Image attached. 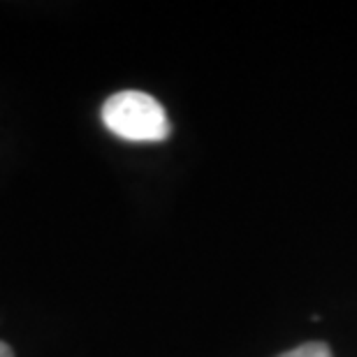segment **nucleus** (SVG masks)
Segmentation results:
<instances>
[{"label":"nucleus","instance_id":"nucleus-2","mask_svg":"<svg viewBox=\"0 0 357 357\" xmlns=\"http://www.w3.org/2000/svg\"><path fill=\"white\" fill-rule=\"evenodd\" d=\"M278 357H332L330 346L323 344V341H309V344H302L292 351L278 355Z\"/></svg>","mask_w":357,"mask_h":357},{"label":"nucleus","instance_id":"nucleus-1","mask_svg":"<svg viewBox=\"0 0 357 357\" xmlns=\"http://www.w3.org/2000/svg\"><path fill=\"white\" fill-rule=\"evenodd\" d=\"M102 123L126 142H162L169 137L167 112L149 93L121 91L102 105Z\"/></svg>","mask_w":357,"mask_h":357},{"label":"nucleus","instance_id":"nucleus-3","mask_svg":"<svg viewBox=\"0 0 357 357\" xmlns=\"http://www.w3.org/2000/svg\"><path fill=\"white\" fill-rule=\"evenodd\" d=\"M0 357H14L12 348L7 346V344H3V341H0Z\"/></svg>","mask_w":357,"mask_h":357}]
</instances>
